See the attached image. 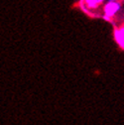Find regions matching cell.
<instances>
[{
  "instance_id": "6da1fadb",
  "label": "cell",
  "mask_w": 124,
  "mask_h": 125,
  "mask_svg": "<svg viewBox=\"0 0 124 125\" xmlns=\"http://www.w3.org/2000/svg\"><path fill=\"white\" fill-rule=\"evenodd\" d=\"M120 9H121V3L119 1H108L103 6V13L106 16L113 18L120 11Z\"/></svg>"
},
{
  "instance_id": "7a4b0ae2",
  "label": "cell",
  "mask_w": 124,
  "mask_h": 125,
  "mask_svg": "<svg viewBox=\"0 0 124 125\" xmlns=\"http://www.w3.org/2000/svg\"><path fill=\"white\" fill-rule=\"evenodd\" d=\"M114 39L120 48L124 50V25L114 28Z\"/></svg>"
},
{
  "instance_id": "3957f363",
  "label": "cell",
  "mask_w": 124,
  "mask_h": 125,
  "mask_svg": "<svg viewBox=\"0 0 124 125\" xmlns=\"http://www.w3.org/2000/svg\"><path fill=\"white\" fill-rule=\"evenodd\" d=\"M103 2H104V0H84V5L89 10H93V9L98 8Z\"/></svg>"
},
{
  "instance_id": "277c9868",
  "label": "cell",
  "mask_w": 124,
  "mask_h": 125,
  "mask_svg": "<svg viewBox=\"0 0 124 125\" xmlns=\"http://www.w3.org/2000/svg\"><path fill=\"white\" fill-rule=\"evenodd\" d=\"M102 17H103V19L106 20V21H111V18H110V17H108V16H106V15H103Z\"/></svg>"
},
{
  "instance_id": "5b68a950",
  "label": "cell",
  "mask_w": 124,
  "mask_h": 125,
  "mask_svg": "<svg viewBox=\"0 0 124 125\" xmlns=\"http://www.w3.org/2000/svg\"><path fill=\"white\" fill-rule=\"evenodd\" d=\"M81 3H84V0H80V4Z\"/></svg>"
},
{
  "instance_id": "8992f818",
  "label": "cell",
  "mask_w": 124,
  "mask_h": 125,
  "mask_svg": "<svg viewBox=\"0 0 124 125\" xmlns=\"http://www.w3.org/2000/svg\"><path fill=\"white\" fill-rule=\"evenodd\" d=\"M109 1H119V0H109Z\"/></svg>"
}]
</instances>
